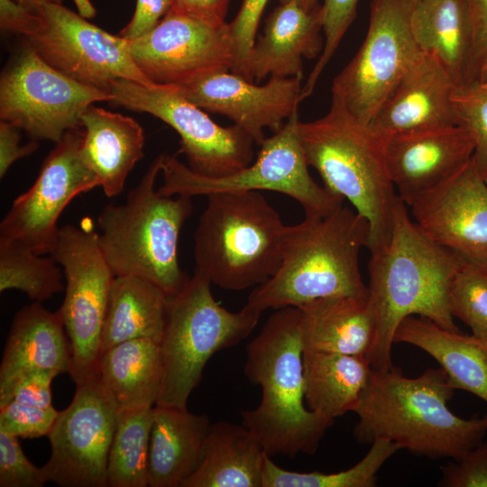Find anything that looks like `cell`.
<instances>
[{
	"label": "cell",
	"instance_id": "1",
	"mask_svg": "<svg viewBox=\"0 0 487 487\" xmlns=\"http://www.w3.org/2000/svg\"><path fill=\"white\" fill-rule=\"evenodd\" d=\"M465 261L436 244L417 225L399 198L387 243L371 253L368 297L376 334L367 356L372 368H391L395 332L409 316L428 318L443 328L459 331L449 302L450 285Z\"/></svg>",
	"mask_w": 487,
	"mask_h": 487
},
{
	"label": "cell",
	"instance_id": "2",
	"mask_svg": "<svg viewBox=\"0 0 487 487\" xmlns=\"http://www.w3.org/2000/svg\"><path fill=\"white\" fill-rule=\"evenodd\" d=\"M455 389L442 369H427L416 378L400 370H372L354 410L358 442L383 439L416 455L458 460L482 442L487 414L463 418L452 412L448 400Z\"/></svg>",
	"mask_w": 487,
	"mask_h": 487
},
{
	"label": "cell",
	"instance_id": "3",
	"mask_svg": "<svg viewBox=\"0 0 487 487\" xmlns=\"http://www.w3.org/2000/svg\"><path fill=\"white\" fill-rule=\"evenodd\" d=\"M262 389L257 408L241 412L242 424L272 456L313 455L333 422L308 409L305 402L301 312L276 309L248 344L244 369Z\"/></svg>",
	"mask_w": 487,
	"mask_h": 487
},
{
	"label": "cell",
	"instance_id": "4",
	"mask_svg": "<svg viewBox=\"0 0 487 487\" xmlns=\"http://www.w3.org/2000/svg\"><path fill=\"white\" fill-rule=\"evenodd\" d=\"M369 236L367 220L343 205L327 216L287 225L278 271L255 287L246 305L262 312L325 298L367 295L360 253Z\"/></svg>",
	"mask_w": 487,
	"mask_h": 487
},
{
	"label": "cell",
	"instance_id": "5",
	"mask_svg": "<svg viewBox=\"0 0 487 487\" xmlns=\"http://www.w3.org/2000/svg\"><path fill=\"white\" fill-rule=\"evenodd\" d=\"M298 132L308 165L328 190L348 200L369 223L367 249L372 253L383 246L399 199L387 165L386 138L354 117L335 96L324 116L299 120Z\"/></svg>",
	"mask_w": 487,
	"mask_h": 487
},
{
	"label": "cell",
	"instance_id": "6",
	"mask_svg": "<svg viewBox=\"0 0 487 487\" xmlns=\"http://www.w3.org/2000/svg\"><path fill=\"white\" fill-rule=\"evenodd\" d=\"M161 154L149 166L123 204L106 205L97 217L98 242L115 276L134 275L169 297L188 277L178 255L181 228L193 211L191 198L167 196L155 188Z\"/></svg>",
	"mask_w": 487,
	"mask_h": 487
},
{
	"label": "cell",
	"instance_id": "7",
	"mask_svg": "<svg viewBox=\"0 0 487 487\" xmlns=\"http://www.w3.org/2000/svg\"><path fill=\"white\" fill-rule=\"evenodd\" d=\"M194 238L196 271L229 290L259 286L278 271L287 225L260 191L207 196Z\"/></svg>",
	"mask_w": 487,
	"mask_h": 487
},
{
	"label": "cell",
	"instance_id": "8",
	"mask_svg": "<svg viewBox=\"0 0 487 487\" xmlns=\"http://www.w3.org/2000/svg\"><path fill=\"white\" fill-rule=\"evenodd\" d=\"M210 280L198 271L168 299L160 347L163 376L156 405L187 409L208 360L246 338L262 312L244 305L232 312L213 297Z\"/></svg>",
	"mask_w": 487,
	"mask_h": 487
},
{
	"label": "cell",
	"instance_id": "9",
	"mask_svg": "<svg viewBox=\"0 0 487 487\" xmlns=\"http://www.w3.org/2000/svg\"><path fill=\"white\" fill-rule=\"evenodd\" d=\"M296 112L284 125L260 145L257 159L245 168L221 177L191 170L175 155L161 154L163 183L159 191L167 196H208L220 192L269 190L287 195L304 209L305 217L329 215L344 199L318 185L308 171L299 141Z\"/></svg>",
	"mask_w": 487,
	"mask_h": 487
},
{
	"label": "cell",
	"instance_id": "10",
	"mask_svg": "<svg viewBox=\"0 0 487 487\" xmlns=\"http://www.w3.org/2000/svg\"><path fill=\"white\" fill-rule=\"evenodd\" d=\"M50 255L63 269L65 298L59 312L69 337V374L76 385L97 371L109 293L115 277L89 225L60 227Z\"/></svg>",
	"mask_w": 487,
	"mask_h": 487
},
{
	"label": "cell",
	"instance_id": "11",
	"mask_svg": "<svg viewBox=\"0 0 487 487\" xmlns=\"http://www.w3.org/2000/svg\"><path fill=\"white\" fill-rule=\"evenodd\" d=\"M112 98L110 92L57 70L26 43L1 74L0 120L32 140L56 143L82 126V114L89 106Z\"/></svg>",
	"mask_w": 487,
	"mask_h": 487
},
{
	"label": "cell",
	"instance_id": "12",
	"mask_svg": "<svg viewBox=\"0 0 487 487\" xmlns=\"http://www.w3.org/2000/svg\"><path fill=\"white\" fill-rule=\"evenodd\" d=\"M111 103L150 114L173 128L180 137V153L188 168L207 177H221L250 165L253 140L235 124L221 126L188 101L176 85L114 82Z\"/></svg>",
	"mask_w": 487,
	"mask_h": 487
},
{
	"label": "cell",
	"instance_id": "13",
	"mask_svg": "<svg viewBox=\"0 0 487 487\" xmlns=\"http://www.w3.org/2000/svg\"><path fill=\"white\" fill-rule=\"evenodd\" d=\"M415 0H372L366 36L335 78L332 96L370 124L391 91L422 52L411 31Z\"/></svg>",
	"mask_w": 487,
	"mask_h": 487
},
{
	"label": "cell",
	"instance_id": "14",
	"mask_svg": "<svg viewBox=\"0 0 487 487\" xmlns=\"http://www.w3.org/2000/svg\"><path fill=\"white\" fill-rule=\"evenodd\" d=\"M117 413L97 371L76 385L70 404L59 411L48 434L51 451L41 466L48 482L61 487H106Z\"/></svg>",
	"mask_w": 487,
	"mask_h": 487
},
{
	"label": "cell",
	"instance_id": "15",
	"mask_svg": "<svg viewBox=\"0 0 487 487\" xmlns=\"http://www.w3.org/2000/svg\"><path fill=\"white\" fill-rule=\"evenodd\" d=\"M25 38L48 64L83 84L105 91L114 82L127 79L151 82L133 62L128 41L87 21L62 5H47Z\"/></svg>",
	"mask_w": 487,
	"mask_h": 487
},
{
	"label": "cell",
	"instance_id": "16",
	"mask_svg": "<svg viewBox=\"0 0 487 487\" xmlns=\"http://www.w3.org/2000/svg\"><path fill=\"white\" fill-rule=\"evenodd\" d=\"M84 129L65 133L45 159L32 187L17 197L0 223V238L17 242L38 254H50L58 219L70 201L99 187L81 154Z\"/></svg>",
	"mask_w": 487,
	"mask_h": 487
},
{
	"label": "cell",
	"instance_id": "17",
	"mask_svg": "<svg viewBox=\"0 0 487 487\" xmlns=\"http://www.w3.org/2000/svg\"><path fill=\"white\" fill-rule=\"evenodd\" d=\"M128 50L139 69L156 84L181 85L233 68L228 23L174 6L151 32L128 41Z\"/></svg>",
	"mask_w": 487,
	"mask_h": 487
},
{
	"label": "cell",
	"instance_id": "18",
	"mask_svg": "<svg viewBox=\"0 0 487 487\" xmlns=\"http://www.w3.org/2000/svg\"><path fill=\"white\" fill-rule=\"evenodd\" d=\"M301 79L270 78L257 85L232 71H218L176 86L192 104L228 117L260 146L265 129L278 132L298 112Z\"/></svg>",
	"mask_w": 487,
	"mask_h": 487
},
{
	"label": "cell",
	"instance_id": "19",
	"mask_svg": "<svg viewBox=\"0 0 487 487\" xmlns=\"http://www.w3.org/2000/svg\"><path fill=\"white\" fill-rule=\"evenodd\" d=\"M409 207L429 239L487 268V182L472 160Z\"/></svg>",
	"mask_w": 487,
	"mask_h": 487
},
{
	"label": "cell",
	"instance_id": "20",
	"mask_svg": "<svg viewBox=\"0 0 487 487\" xmlns=\"http://www.w3.org/2000/svg\"><path fill=\"white\" fill-rule=\"evenodd\" d=\"M474 142L462 124L417 130L386 138V161L399 198L409 207L471 160Z\"/></svg>",
	"mask_w": 487,
	"mask_h": 487
},
{
	"label": "cell",
	"instance_id": "21",
	"mask_svg": "<svg viewBox=\"0 0 487 487\" xmlns=\"http://www.w3.org/2000/svg\"><path fill=\"white\" fill-rule=\"evenodd\" d=\"M456 85L432 55L421 52L386 97L370 125L381 135L459 124Z\"/></svg>",
	"mask_w": 487,
	"mask_h": 487
},
{
	"label": "cell",
	"instance_id": "22",
	"mask_svg": "<svg viewBox=\"0 0 487 487\" xmlns=\"http://www.w3.org/2000/svg\"><path fill=\"white\" fill-rule=\"evenodd\" d=\"M61 316L40 302L23 307L15 314L0 364V407L10 401L18 381L40 370L56 375L69 372L71 360Z\"/></svg>",
	"mask_w": 487,
	"mask_h": 487
},
{
	"label": "cell",
	"instance_id": "23",
	"mask_svg": "<svg viewBox=\"0 0 487 487\" xmlns=\"http://www.w3.org/2000/svg\"><path fill=\"white\" fill-rule=\"evenodd\" d=\"M321 5L304 9L297 0L280 3L265 21L249 60L251 78L303 77V60L319 57L324 47Z\"/></svg>",
	"mask_w": 487,
	"mask_h": 487
},
{
	"label": "cell",
	"instance_id": "24",
	"mask_svg": "<svg viewBox=\"0 0 487 487\" xmlns=\"http://www.w3.org/2000/svg\"><path fill=\"white\" fill-rule=\"evenodd\" d=\"M81 154L105 195L115 197L143 157L144 133L132 117L89 106L82 114Z\"/></svg>",
	"mask_w": 487,
	"mask_h": 487
},
{
	"label": "cell",
	"instance_id": "25",
	"mask_svg": "<svg viewBox=\"0 0 487 487\" xmlns=\"http://www.w3.org/2000/svg\"><path fill=\"white\" fill-rule=\"evenodd\" d=\"M206 414L155 405L148 456L149 487H182L202 459L210 428Z\"/></svg>",
	"mask_w": 487,
	"mask_h": 487
},
{
	"label": "cell",
	"instance_id": "26",
	"mask_svg": "<svg viewBox=\"0 0 487 487\" xmlns=\"http://www.w3.org/2000/svg\"><path fill=\"white\" fill-rule=\"evenodd\" d=\"M303 351L367 358L376 334L368 294L316 299L299 307Z\"/></svg>",
	"mask_w": 487,
	"mask_h": 487
},
{
	"label": "cell",
	"instance_id": "27",
	"mask_svg": "<svg viewBox=\"0 0 487 487\" xmlns=\"http://www.w3.org/2000/svg\"><path fill=\"white\" fill-rule=\"evenodd\" d=\"M413 37L422 52L435 57L455 85L473 79V30L464 0H415Z\"/></svg>",
	"mask_w": 487,
	"mask_h": 487
},
{
	"label": "cell",
	"instance_id": "28",
	"mask_svg": "<svg viewBox=\"0 0 487 487\" xmlns=\"http://www.w3.org/2000/svg\"><path fill=\"white\" fill-rule=\"evenodd\" d=\"M393 341L422 349L440 364L455 390L471 392L487 403V341L418 316L403 319Z\"/></svg>",
	"mask_w": 487,
	"mask_h": 487
},
{
	"label": "cell",
	"instance_id": "29",
	"mask_svg": "<svg viewBox=\"0 0 487 487\" xmlns=\"http://www.w3.org/2000/svg\"><path fill=\"white\" fill-rule=\"evenodd\" d=\"M265 452L246 427L210 425L199 465L182 487H262Z\"/></svg>",
	"mask_w": 487,
	"mask_h": 487
},
{
	"label": "cell",
	"instance_id": "30",
	"mask_svg": "<svg viewBox=\"0 0 487 487\" xmlns=\"http://www.w3.org/2000/svg\"><path fill=\"white\" fill-rule=\"evenodd\" d=\"M97 372L117 411L152 409L163 376L160 343L145 338L120 343L101 354Z\"/></svg>",
	"mask_w": 487,
	"mask_h": 487
},
{
	"label": "cell",
	"instance_id": "31",
	"mask_svg": "<svg viewBox=\"0 0 487 487\" xmlns=\"http://www.w3.org/2000/svg\"><path fill=\"white\" fill-rule=\"evenodd\" d=\"M305 402L322 418L334 420L356 409L372 365L364 356L303 351Z\"/></svg>",
	"mask_w": 487,
	"mask_h": 487
},
{
	"label": "cell",
	"instance_id": "32",
	"mask_svg": "<svg viewBox=\"0 0 487 487\" xmlns=\"http://www.w3.org/2000/svg\"><path fill=\"white\" fill-rule=\"evenodd\" d=\"M168 299L169 296L160 287L144 278L115 276L103 326L101 354L132 339L145 338L160 343Z\"/></svg>",
	"mask_w": 487,
	"mask_h": 487
},
{
	"label": "cell",
	"instance_id": "33",
	"mask_svg": "<svg viewBox=\"0 0 487 487\" xmlns=\"http://www.w3.org/2000/svg\"><path fill=\"white\" fill-rule=\"evenodd\" d=\"M152 409L118 411L108 455L107 486H149Z\"/></svg>",
	"mask_w": 487,
	"mask_h": 487
},
{
	"label": "cell",
	"instance_id": "34",
	"mask_svg": "<svg viewBox=\"0 0 487 487\" xmlns=\"http://www.w3.org/2000/svg\"><path fill=\"white\" fill-rule=\"evenodd\" d=\"M59 263L50 255L0 238V291L17 289L33 302L49 299L65 289Z\"/></svg>",
	"mask_w": 487,
	"mask_h": 487
},
{
	"label": "cell",
	"instance_id": "35",
	"mask_svg": "<svg viewBox=\"0 0 487 487\" xmlns=\"http://www.w3.org/2000/svg\"><path fill=\"white\" fill-rule=\"evenodd\" d=\"M400 447L393 442L379 439L372 443L367 454L353 467L332 473H299L278 466L267 455L262 487H373L385 462Z\"/></svg>",
	"mask_w": 487,
	"mask_h": 487
},
{
	"label": "cell",
	"instance_id": "36",
	"mask_svg": "<svg viewBox=\"0 0 487 487\" xmlns=\"http://www.w3.org/2000/svg\"><path fill=\"white\" fill-rule=\"evenodd\" d=\"M449 302L453 317L487 341V268L465 262L453 278Z\"/></svg>",
	"mask_w": 487,
	"mask_h": 487
},
{
	"label": "cell",
	"instance_id": "37",
	"mask_svg": "<svg viewBox=\"0 0 487 487\" xmlns=\"http://www.w3.org/2000/svg\"><path fill=\"white\" fill-rule=\"evenodd\" d=\"M453 104L459 124L471 133L474 150L472 161L487 182V81H472L456 87Z\"/></svg>",
	"mask_w": 487,
	"mask_h": 487
},
{
	"label": "cell",
	"instance_id": "38",
	"mask_svg": "<svg viewBox=\"0 0 487 487\" xmlns=\"http://www.w3.org/2000/svg\"><path fill=\"white\" fill-rule=\"evenodd\" d=\"M358 0H325L321 5L323 51L302 87V97H308L356 16Z\"/></svg>",
	"mask_w": 487,
	"mask_h": 487
},
{
	"label": "cell",
	"instance_id": "39",
	"mask_svg": "<svg viewBox=\"0 0 487 487\" xmlns=\"http://www.w3.org/2000/svg\"><path fill=\"white\" fill-rule=\"evenodd\" d=\"M268 0H243L235 17L228 23L233 44L232 72L253 82L250 74V55L262 12Z\"/></svg>",
	"mask_w": 487,
	"mask_h": 487
},
{
	"label": "cell",
	"instance_id": "40",
	"mask_svg": "<svg viewBox=\"0 0 487 487\" xmlns=\"http://www.w3.org/2000/svg\"><path fill=\"white\" fill-rule=\"evenodd\" d=\"M58 414L53 406L39 408L11 400L0 407V431L17 438L48 436Z\"/></svg>",
	"mask_w": 487,
	"mask_h": 487
},
{
	"label": "cell",
	"instance_id": "41",
	"mask_svg": "<svg viewBox=\"0 0 487 487\" xmlns=\"http://www.w3.org/2000/svg\"><path fill=\"white\" fill-rule=\"evenodd\" d=\"M47 482L42 467L30 462L18 438L0 431V487H42Z\"/></svg>",
	"mask_w": 487,
	"mask_h": 487
},
{
	"label": "cell",
	"instance_id": "42",
	"mask_svg": "<svg viewBox=\"0 0 487 487\" xmlns=\"http://www.w3.org/2000/svg\"><path fill=\"white\" fill-rule=\"evenodd\" d=\"M438 485L487 487V443H480L455 463L443 466Z\"/></svg>",
	"mask_w": 487,
	"mask_h": 487
},
{
	"label": "cell",
	"instance_id": "43",
	"mask_svg": "<svg viewBox=\"0 0 487 487\" xmlns=\"http://www.w3.org/2000/svg\"><path fill=\"white\" fill-rule=\"evenodd\" d=\"M174 5V0H136L130 22L119 36L130 41L151 32Z\"/></svg>",
	"mask_w": 487,
	"mask_h": 487
},
{
	"label": "cell",
	"instance_id": "44",
	"mask_svg": "<svg viewBox=\"0 0 487 487\" xmlns=\"http://www.w3.org/2000/svg\"><path fill=\"white\" fill-rule=\"evenodd\" d=\"M56 376L55 373L45 370L23 375L16 383L10 401L39 408L51 407V382Z\"/></svg>",
	"mask_w": 487,
	"mask_h": 487
},
{
	"label": "cell",
	"instance_id": "45",
	"mask_svg": "<svg viewBox=\"0 0 487 487\" xmlns=\"http://www.w3.org/2000/svg\"><path fill=\"white\" fill-rule=\"evenodd\" d=\"M21 130L14 124L0 120V177L18 160L33 153L38 148L35 140L21 144Z\"/></svg>",
	"mask_w": 487,
	"mask_h": 487
},
{
	"label": "cell",
	"instance_id": "46",
	"mask_svg": "<svg viewBox=\"0 0 487 487\" xmlns=\"http://www.w3.org/2000/svg\"><path fill=\"white\" fill-rule=\"evenodd\" d=\"M473 30V81L487 55V0H464Z\"/></svg>",
	"mask_w": 487,
	"mask_h": 487
},
{
	"label": "cell",
	"instance_id": "47",
	"mask_svg": "<svg viewBox=\"0 0 487 487\" xmlns=\"http://www.w3.org/2000/svg\"><path fill=\"white\" fill-rule=\"evenodd\" d=\"M39 21L34 13L14 0H0V27L4 32L26 38Z\"/></svg>",
	"mask_w": 487,
	"mask_h": 487
},
{
	"label": "cell",
	"instance_id": "48",
	"mask_svg": "<svg viewBox=\"0 0 487 487\" xmlns=\"http://www.w3.org/2000/svg\"><path fill=\"white\" fill-rule=\"evenodd\" d=\"M231 0H175L172 6L205 19L224 23Z\"/></svg>",
	"mask_w": 487,
	"mask_h": 487
},
{
	"label": "cell",
	"instance_id": "49",
	"mask_svg": "<svg viewBox=\"0 0 487 487\" xmlns=\"http://www.w3.org/2000/svg\"><path fill=\"white\" fill-rule=\"evenodd\" d=\"M29 10L38 13L40 9L47 5H62L63 0H14Z\"/></svg>",
	"mask_w": 487,
	"mask_h": 487
},
{
	"label": "cell",
	"instance_id": "50",
	"mask_svg": "<svg viewBox=\"0 0 487 487\" xmlns=\"http://www.w3.org/2000/svg\"><path fill=\"white\" fill-rule=\"evenodd\" d=\"M78 11V14L83 18H93L96 14V8L91 4L90 0H73Z\"/></svg>",
	"mask_w": 487,
	"mask_h": 487
},
{
	"label": "cell",
	"instance_id": "51",
	"mask_svg": "<svg viewBox=\"0 0 487 487\" xmlns=\"http://www.w3.org/2000/svg\"><path fill=\"white\" fill-rule=\"evenodd\" d=\"M289 0H280V3H284ZM299 4L307 11H313L317 9L320 5L318 0H297Z\"/></svg>",
	"mask_w": 487,
	"mask_h": 487
},
{
	"label": "cell",
	"instance_id": "52",
	"mask_svg": "<svg viewBox=\"0 0 487 487\" xmlns=\"http://www.w3.org/2000/svg\"><path fill=\"white\" fill-rule=\"evenodd\" d=\"M476 80L487 81V55L479 69Z\"/></svg>",
	"mask_w": 487,
	"mask_h": 487
},
{
	"label": "cell",
	"instance_id": "53",
	"mask_svg": "<svg viewBox=\"0 0 487 487\" xmlns=\"http://www.w3.org/2000/svg\"><path fill=\"white\" fill-rule=\"evenodd\" d=\"M174 2H175V0H174Z\"/></svg>",
	"mask_w": 487,
	"mask_h": 487
}]
</instances>
